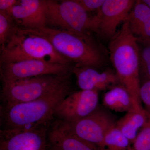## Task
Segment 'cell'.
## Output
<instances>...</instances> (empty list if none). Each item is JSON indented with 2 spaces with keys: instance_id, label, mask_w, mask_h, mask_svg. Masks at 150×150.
I'll list each match as a JSON object with an SVG mask.
<instances>
[{
  "instance_id": "cell-5",
  "label": "cell",
  "mask_w": 150,
  "mask_h": 150,
  "mask_svg": "<svg viewBox=\"0 0 150 150\" xmlns=\"http://www.w3.org/2000/svg\"><path fill=\"white\" fill-rule=\"evenodd\" d=\"M71 74L46 75L3 84L1 99L8 107L41 98L69 84Z\"/></svg>"
},
{
  "instance_id": "cell-3",
  "label": "cell",
  "mask_w": 150,
  "mask_h": 150,
  "mask_svg": "<svg viewBox=\"0 0 150 150\" xmlns=\"http://www.w3.org/2000/svg\"><path fill=\"white\" fill-rule=\"evenodd\" d=\"M27 29L46 38L56 51L76 67L97 69L102 67L104 58L91 35H81L47 27Z\"/></svg>"
},
{
  "instance_id": "cell-8",
  "label": "cell",
  "mask_w": 150,
  "mask_h": 150,
  "mask_svg": "<svg viewBox=\"0 0 150 150\" xmlns=\"http://www.w3.org/2000/svg\"><path fill=\"white\" fill-rule=\"evenodd\" d=\"M59 122L77 137L101 148L105 137L117 121L110 113L98 107L86 118L73 123Z\"/></svg>"
},
{
  "instance_id": "cell-9",
  "label": "cell",
  "mask_w": 150,
  "mask_h": 150,
  "mask_svg": "<svg viewBox=\"0 0 150 150\" xmlns=\"http://www.w3.org/2000/svg\"><path fill=\"white\" fill-rule=\"evenodd\" d=\"M98 91L82 90L69 93L60 103L55 116L59 121L73 123L86 118L98 107Z\"/></svg>"
},
{
  "instance_id": "cell-26",
  "label": "cell",
  "mask_w": 150,
  "mask_h": 150,
  "mask_svg": "<svg viewBox=\"0 0 150 150\" xmlns=\"http://www.w3.org/2000/svg\"><path fill=\"white\" fill-rule=\"evenodd\" d=\"M47 150H51V149H49V148L48 147V149H47Z\"/></svg>"
},
{
  "instance_id": "cell-20",
  "label": "cell",
  "mask_w": 150,
  "mask_h": 150,
  "mask_svg": "<svg viewBox=\"0 0 150 150\" xmlns=\"http://www.w3.org/2000/svg\"><path fill=\"white\" fill-rule=\"evenodd\" d=\"M15 24L7 12L0 11V44L2 46L10 37Z\"/></svg>"
},
{
  "instance_id": "cell-17",
  "label": "cell",
  "mask_w": 150,
  "mask_h": 150,
  "mask_svg": "<svg viewBox=\"0 0 150 150\" xmlns=\"http://www.w3.org/2000/svg\"><path fill=\"white\" fill-rule=\"evenodd\" d=\"M103 104L108 109L117 112L138 110L130 94L121 85L115 86L105 94Z\"/></svg>"
},
{
  "instance_id": "cell-1",
  "label": "cell",
  "mask_w": 150,
  "mask_h": 150,
  "mask_svg": "<svg viewBox=\"0 0 150 150\" xmlns=\"http://www.w3.org/2000/svg\"><path fill=\"white\" fill-rule=\"evenodd\" d=\"M108 48L120 84L130 94L136 108L141 109L143 107L140 97L139 46L127 21L111 38Z\"/></svg>"
},
{
  "instance_id": "cell-23",
  "label": "cell",
  "mask_w": 150,
  "mask_h": 150,
  "mask_svg": "<svg viewBox=\"0 0 150 150\" xmlns=\"http://www.w3.org/2000/svg\"><path fill=\"white\" fill-rule=\"evenodd\" d=\"M88 13L99 10L103 5L105 0H76Z\"/></svg>"
},
{
  "instance_id": "cell-4",
  "label": "cell",
  "mask_w": 150,
  "mask_h": 150,
  "mask_svg": "<svg viewBox=\"0 0 150 150\" xmlns=\"http://www.w3.org/2000/svg\"><path fill=\"white\" fill-rule=\"evenodd\" d=\"M30 60L72 63L58 53L46 38L15 25L6 42L1 46V65Z\"/></svg>"
},
{
  "instance_id": "cell-7",
  "label": "cell",
  "mask_w": 150,
  "mask_h": 150,
  "mask_svg": "<svg viewBox=\"0 0 150 150\" xmlns=\"http://www.w3.org/2000/svg\"><path fill=\"white\" fill-rule=\"evenodd\" d=\"M72 63H48L37 60L6 63L1 65V77L3 84L28 78L46 75L71 74Z\"/></svg>"
},
{
  "instance_id": "cell-15",
  "label": "cell",
  "mask_w": 150,
  "mask_h": 150,
  "mask_svg": "<svg viewBox=\"0 0 150 150\" xmlns=\"http://www.w3.org/2000/svg\"><path fill=\"white\" fill-rule=\"evenodd\" d=\"M126 21L139 43H150V8L148 6L142 1H136Z\"/></svg>"
},
{
  "instance_id": "cell-19",
  "label": "cell",
  "mask_w": 150,
  "mask_h": 150,
  "mask_svg": "<svg viewBox=\"0 0 150 150\" xmlns=\"http://www.w3.org/2000/svg\"><path fill=\"white\" fill-rule=\"evenodd\" d=\"M141 44L142 46L139 47L140 77L143 76L144 82L150 81V43Z\"/></svg>"
},
{
  "instance_id": "cell-18",
  "label": "cell",
  "mask_w": 150,
  "mask_h": 150,
  "mask_svg": "<svg viewBox=\"0 0 150 150\" xmlns=\"http://www.w3.org/2000/svg\"><path fill=\"white\" fill-rule=\"evenodd\" d=\"M131 145L129 140L115 126L105 135L101 148L103 150H129Z\"/></svg>"
},
{
  "instance_id": "cell-24",
  "label": "cell",
  "mask_w": 150,
  "mask_h": 150,
  "mask_svg": "<svg viewBox=\"0 0 150 150\" xmlns=\"http://www.w3.org/2000/svg\"><path fill=\"white\" fill-rule=\"evenodd\" d=\"M17 0H0V11L8 12L16 4Z\"/></svg>"
},
{
  "instance_id": "cell-22",
  "label": "cell",
  "mask_w": 150,
  "mask_h": 150,
  "mask_svg": "<svg viewBox=\"0 0 150 150\" xmlns=\"http://www.w3.org/2000/svg\"><path fill=\"white\" fill-rule=\"evenodd\" d=\"M140 97L141 101L144 105L145 110L150 117V81L141 84Z\"/></svg>"
},
{
  "instance_id": "cell-10",
  "label": "cell",
  "mask_w": 150,
  "mask_h": 150,
  "mask_svg": "<svg viewBox=\"0 0 150 150\" xmlns=\"http://www.w3.org/2000/svg\"><path fill=\"white\" fill-rule=\"evenodd\" d=\"M136 1L105 0L95 16L97 34L106 38H112L117 32L118 25L126 21Z\"/></svg>"
},
{
  "instance_id": "cell-12",
  "label": "cell",
  "mask_w": 150,
  "mask_h": 150,
  "mask_svg": "<svg viewBox=\"0 0 150 150\" xmlns=\"http://www.w3.org/2000/svg\"><path fill=\"white\" fill-rule=\"evenodd\" d=\"M46 0H20L7 12L17 27L37 29L46 27Z\"/></svg>"
},
{
  "instance_id": "cell-2",
  "label": "cell",
  "mask_w": 150,
  "mask_h": 150,
  "mask_svg": "<svg viewBox=\"0 0 150 150\" xmlns=\"http://www.w3.org/2000/svg\"><path fill=\"white\" fill-rule=\"evenodd\" d=\"M70 84L39 99L1 109L5 130H29L48 128L60 103L69 94Z\"/></svg>"
},
{
  "instance_id": "cell-6",
  "label": "cell",
  "mask_w": 150,
  "mask_h": 150,
  "mask_svg": "<svg viewBox=\"0 0 150 150\" xmlns=\"http://www.w3.org/2000/svg\"><path fill=\"white\" fill-rule=\"evenodd\" d=\"M46 27L81 35L96 33L94 16L88 13L76 0H46Z\"/></svg>"
},
{
  "instance_id": "cell-21",
  "label": "cell",
  "mask_w": 150,
  "mask_h": 150,
  "mask_svg": "<svg viewBox=\"0 0 150 150\" xmlns=\"http://www.w3.org/2000/svg\"><path fill=\"white\" fill-rule=\"evenodd\" d=\"M129 150H150V118L139 132Z\"/></svg>"
},
{
  "instance_id": "cell-14",
  "label": "cell",
  "mask_w": 150,
  "mask_h": 150,
  "mask_svg": "<svg viewBox=\"0 0 150 150\" xmlns=\"http://www.w3.org/2000/svg\"><path fill=\"white\" fill-rule=\"evenodd\" d=\"M48 147L52 150H103L70 132L58 121L48 134Z\"/></svg>"
},
{
  "instance_id": "cell-16",
  "label": "cell",
  "mask_w": 150,
  "mask_h": 150,
  "mask_svg": "<svg viewBox=\"0 0 150 150\" xmlns=\"http://www.w3.org/2000/svg\"><path fill=\"white\" fill-rule=\"evenodd\" d=\"M150 118L143 108L131 110L117 121L115 127L129 140L131 144L136 139L139 130L145 126Z\"/></svg>"
},
{
  "instance_id": "cell-11",
  "label": "cell",
  "mask_w": 150,
  "mask_h": 150,
  "mask_svg": "<svg viewBox=\"0 0 150 150\" xmlns=\"http://www.w3.org/2000/svg\"><path fill=\"white\" fill-rule=\"evenodd\" d=\"M48 128L0 132V150H47Z\"/></svg>"
},
{
  "instance_id": "cell-13",
  "label": "cell",
  "mask_w": 150,
  "mask_h": 150,
  "mask_svg": "<svg viewBox=\"0 0 150 150\" xmlns=\"http://www.w3.org/2000/svg\"><path fill=\"white\" fill-rule=\"evenodd\" d=\"M72 73L76 76L78 86L82 90L105 91L120 84L117 74L110 70L100 73L91 67L74 66Z\"/></svg>"
},
{
  "instance_id": "cell-25",
  "label": "cell",
  "mask_w": 150,
  "mask_h": 150,
  "mask_svg": "<svg viewBox=\"0 0 150 150\" xmlns=\"http://www.w3.org/2000/svg\"><path fill=\"white\" fill-rule=\"evenodd\" d=\"M142 1L146 4L150 8V0H143Z\"/></svg>"
}]
</instances>
